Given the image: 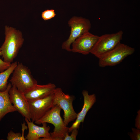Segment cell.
Wrapping results in <instances>:
<instances>
[{"label": "cell", "instance_id": "obj_1", "mask_svg": "<svg viewBox=\"0 0 140 140\" xmlns=\"http://www.w3.org/2000/svg\"><path fill=\"white\" fill-rule=\"evenodd\" d=\"M5 40L0 48L3 60L11 63L17 56L24 41L22 33L15 29L5 26Z\"/></svg>", "mask_w": 140, "mask_h": 140}, {"label": "cell", "instance_id": "obj_2", "mask_svg": "<svg viewBox=\"0 0 140 140\" xmlns=\"http://www.w3.org/2000/svg\"><path fill=\"white\" fill-rule=\"evenodd\" d=\"M61 109L58 105L53 106L41 118L35 122L38 124L48 123L54 127L53 132L50 133V140H63L69 128L66 125L60 115Z\"/></svg>", "mask_w": 140, "mask_h": 140}, {"label": "cell", "instance_id": "obj_3", "mask_svg": "<svg viewBox=\"0 0 140 140\" xmlns=\"http://www.w3.org/2000/svg\"><path fill=\"white\" fill-rule=\"evenodd\" d=\"M10 81L12 86L24 93L38 84L29 68L18 62L12 73Z\"/></svg>", "mask_w": 140, "mask_h": 140}, {"label": "cell", "instance_id": "obj_4", "mask_svg": "<svg viewBox=\"0 0 140 140\" xmlns=\"http://www.w3.org/2000/svg\"><path fill=\"white\" fill-rule=\"evenodd\" d=\"M71 27L69 36L61 45L62 48L68 52H71V46L73 42L83 34L89 32L91 27L90 20L81 17L74 16L68 21Z\"/></svg>", "mask_w": 140, "mask_h": 140}, {"label": "cell", "instance_id": "obj_5", "mask_svg": "<svg viewBox=\"0 0 140 140\" xmlns=\"http://www.w3.org/2000/svg\"><path fill=\"white\" fill-rule=\"evenodd\" d=\"M74 96L65 94L60 88H55L53 97V106H58L64 111V122L67 126L71 122L76 119L77 114L73 106Z\"/></svg>", "mask_w": 140, "mask_h": 140}, {"label": "cell", "instance_id": "obj_6", "mask_svg": "<svg viewBox=\"0 0 140 140\" xmlns=\"http://www.w3.org/2000/svg\"><path fill=\"white\" fill-rule=\"evenodd\" d=\"M135 51L134 48L120 43L114 49L99 59V65L102 67L113 66L121 62Z\"/></svg>", "mask_w": 140, "mask_h": 140}, {"label": "cell", "instance_id": "obj_7", "mask_svg": "<svg viewBox=\"0 0 140 140\" xmlns=\"http://www.w3.org/2000/svg\"><path fill=\"white\" fill-rule=\"evenodd\" d=\"M123 34V31L120 30L115 33L99 36L91 53L97 58H100L121 43Z\"/></svg>", "mask_w": 140, "mask_h": 140}, {"label": "cell", "instance_id": "obj_8", "mask_svg": "<svg viewBox=\"0 0 140 140\" xmlns=\"http://www.w3.org/2000/svg\"><path fill=\"white\" fill-rule=\"evenodd\" d=\"M53 96V94L44 98L28 101L32 122L39 119L54 106Z\"/></svg>", "mask_w": 140, "mask_h": 140}, {"label": "cell", "instance_id": "obj_9", "mask_svg": "<svg viewBox=\"0 0 140 140\" xmlns=\"http://www.w3.org/2000/svg\"><path fill=\"white\" fill-rule=\"evenodd\" d=\"M99 36L89 32L77 38L71 45V52L86 55L91 53Z\"/></svg>", "mask_w": 140, "mask_h": 140}, {"label": "cell", "instance_id": "obj_10", "mask_svg": "<svg viewBox=\"0 0 140 140\" xmlns=\"http://www.w3.org/2000/svg\"><path fill=\"white\" fill-rule=\"evenodd\" d=\"M9 93L11 101L17 111L31 121L29 103L24 93L12 86Z\"/></svg>", "mask_w": 140, "mask_h": 140}, {"label": "cell", "instance_id": "obj_11", "mask_svg": "<svg viewBox=\"0 0 140 140\" xmlns=\"http://www.w3.org/2000/svg\"><path fill=\"white\" fill-rule=\"evenodd\" d=\"M28 128V132L25 138L27 140H50V133L49 131L50 128L46 123L42 124V126H39L35 124L33 122L25 118Z\"/></svg>", "mask_w": 140, "mask_h": 140}, {"label": "cell", "instance_id": "obj_12", "mask_svg": "<svg viewBox=\"0 0 140 140\" xmlns=\"http://www.w3.org/2000/svg\"><path fill=\"white\" fill-rule=\"evenodd\" d=\"M55 85L49 83L44 85L36 84L24 93L28 101L44 98L54 93Z\"/></svg>", "mask_w": 140, "mask_h": 140}, {"label": "cell", "instance_id": "obj_13", "mask_svg": "<svg viewBox=\"0 0 140 140\" xmlns=\"http://www.w3.org/2000/svg\"><path fill=\"white\" fill-rule=\"evenodd\" d=\"M82 94L84 99L83 106L81 111L77 114L75 121L69 128L68 132H71L73 129H78L79 128L81 123L83 122L88 111L96 101V97L95 94L89 95L88 91L85 90L82 91Z\"/></svg>", "mask_w": 140, "mask_h": 140}, {"label": "cell", "instance_id": "obj_14", "mask_svg": "<svg viewBox=\"0 0 140 140\" xmlns=\"http://www.w3.org/2000/svg\"><path fill=\"white\" fill-rule=\"evenodd\" d=\"M12 86L11 83H9L5 90H0V121L7 114L17 111L9 97V92Z\"/></svg>", "mask_w": 140, "mask_h": 140}, {"label": "cell", "instance_id": "obj_15", "mask_svg": "<svg viewBox=\"0 0 140 140\" xmlns=\"http://www.w3.org/2000/svg\"><path fill=\"white\" fill-rule=\"evenodd\" d=\"M17 63V62L15 61L11 63L9 68L3 72H0V90L4 91L7 88L8 79Z\"/></svg>", "mask_w": 140, "mask_h": 140}, {"label": "cell", "instance_id": "obj_16", "mask_svg": "<svg viewBox=\"0 0 140 140\" xmlns=\"http://www.w3.org/2000/svg\"><path fill=\"white\" fill-rule=\"evenodd\" d=\"M8 140H25V137H23L20 132L15 133L11 130L8 134Z\"/></svg>", "mask_w": 140, "mask_h": 140}, {"label": "cell", "instance_id": "obj_17", "mask_svg": "<svg viewBox=\"0 0 140 140\" xmlns=\"http://www.w3.org/2000/svg\"><path fill=\"white\" fill-rule=\"evenodd\" d=\"M56 14L53 9H48L42 12L41 16L42 19L45 20H48L54 18Z\"/></svg>", "mask_w": 140, "mask_h": 140}, {"label": "cell", "instance_id": "obj_18", "mask_svg": "<svg viewBox=\"0 0 140 140\" xmlns=\"http://www.w3.org/2000/svg\"><path fill=\"white\" fill-rule=\"evenodd\" d=\"M71 134L69 135L68 133L67 132L66 134L63 139V140H76L77 136L78 134V130L77 129H73L71 131Z\"/></svg>", "mask_w": 140, "mask_h": 140}, {"label": "cell", "instance_id": "obj_19", "mask_svg": "<svg viewBox=\"0 0 140 140\" xmlns=\"http://www.w3.org/2000/svg\"><path fill=\"white\" fill-rule=\"evenodd\" d=\"M2 56V52L0 50V57ZM11 63L5 62L1 59L0 58V72H2L9 68Z\"/></svg>", "mask_w": 140, "mask_h": 140}, {"label": "cell", "instance_id": "obj_20", "mask_svg": "<svg viewBox=\"0 0 140 140\" xmlns=\"http://www.w3.org/2000/svg\"><path fill=\"white\" fill-rule=\"evenodd\" d=\"M132 131L134 134H132V135H134L133 137L136 140H140V131L134 128H132Z\"/></svg>", "mask_w": 140, "mask_h": 140}]
</instances>
